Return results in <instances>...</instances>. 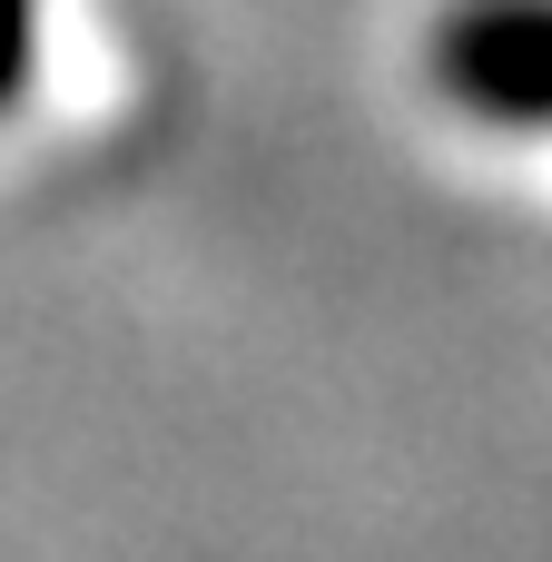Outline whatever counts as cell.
<instances>
[{"mask_svg": "<svg viewBox=\"0 0 552 562\" xmlns=\"http://www.w3.org/2000/svg\"><path fill=\"white\" fill-rule=\"evenodd\" d=\"M425 59L464 119L552 128V0H454L435 20Z\"/></svg>", "mask_w": 552, "mask_h": 562, "instance_id": "1", "label": "cell"}, {"mask_svg": "<svg viewBox=\"0 0 552 562\" xmlns=\"http://www.w3.org/2000/svg\"><path fill=\"white\" fill-rule=\"evenodd\" d=\"M20 69H30V0H0V99L20 89Z\"/></svg>", "mask_w": 552, "mask_h": 562, "instance_id": "2", "label": "cell"}]
</instances>
